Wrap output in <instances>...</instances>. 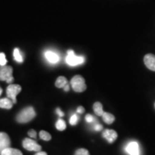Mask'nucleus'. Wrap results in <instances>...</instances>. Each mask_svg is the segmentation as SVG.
Segmentation results:
<instances>
[{
	"instance_id": "24",
	"label": "nucleus",
	"mask_w": 155,
	"mask_h": 155,
	"mask_svg": "<svg viewBox=\"0 0 155 155\" xmlns=\"http://www.w3.org/2000/svg\"><path fill=\"white\" fill-rule=\"evenodd\" d=\"M28 135L30 137H32V138H36L37 132L35 130H33V129H31V130L28 131Z\"/></svg>"
},
{
	"instance_id": "8",
	"label": "nucleus",
	"mask_w": 155,
	"mask_h": 155,
	"mask_svg": "<svg viewBox=\"0 0 155 155\" xmlns=\"http://www.w3.org/2000/svg\"><path fill=\"white\" fill-rule=\"evenodd\" d=\"M11 141L9 136L5 132H0V154L6 149L10 147Z\"/></svg>"
},
{
	"instance_id": "11",
	"label": "nucleus",
	"mask_w": 155,
	"mask_h": 155,
	"mask_svg": "<svg viewBox=\"0 0 155 155\" xmlns=\"http://www.w3.org/2000/svg\"><path fill=\"white\" fill-rule=\"evenodd\" d=\"M104 138H105L110 144L113 143L114 141L117 139V133L114 130H111V129H106L102 134Z\"/></svg>"
},
{
	"instance_id": "21",
	"label": "nucleus",
	"mask_w": 155,
	"mask_h": 155,
	"mask_svg": "<svg viewBox=\"0 0 155 155\" xmlns=\"http://www.w3.org/2000/svg\"><path fill=\"white\" fill-rule=\"evenodd\" d=\"M7 63V59H6L5 53H0V65L1 66H5Z\"/></svg>"
},
{
	"instance_id": "4",
	"label": "nucleus",
	"mask_w": 155,
	"mask_h": 155,
	"mask_svg": "<svg viewBox=\"0 0 155 155\" xmlns=\"http://www.w3.org/2000/svg\"><path fill=\"white\" fill-rule=\"evenodd\" d=\"M13 70L11 66H1L0 67V81H5L7 83H12L14 81L12 76Z\"/></svg>"
},
{
	"instance_id": "16",
	"label": "nucleus",
	"mask_w": 155,
	"mask_h": 155,
	"mask_svg": "<svg viewBox=\"0 0 155 155\" xmlns=\"http://www.w3.org/2000/svg\"><path fill=\"white\" fill-rule=\"evenodd\" d=\"M94 111L96 115L102 116L103 114L104 113V109H103L102 104H101L100 102H96L94 104Z\"/></svg>"
},
{
	"instance_id": "6",
	"label": "nucleus",
	"mask_w": 155,
	"mask_h": 155,
	"mask_svg": "<svg viewBox=\"0 0 155 155\" xmlns=\"http://www.w3.org/2000/svg\"><path fill=\"white\" fill-rule=\"evenodd\" d=\"M21 90H22V88L19 85H9L7 88V98L12 101L13 104H16V97L21 92Z\"/></svg>"
},
{
	"instance_id": "25",
	"label": "nucleus",
	"mask_w": 155,
	"mask_h": 155,
	"mask_svg": "<svg viewBox=\"0 0 155 155\" xmlns=\"http://www.w3.org/2000/svg\"><path fill=\"white\" fill-rule=\"evenodd\" d=\"M94 129L95 131H99L102 130L103 127H102V125L100 124H96L94 126Z\"/></svg>"
},
{
	"instance_id": "1",
	"label": "nucleus",
	"mask_w": 155,
	"mask_h": 155,
	"mask_svg": "<svg viewBox=\"0 0 155 155\" xmlns=\"http://www.w3.org/2000/svg\"><path fill=\"white\" fill-rule=\"evenodd\" d=\"M35 111L32 107L25 108L18 114L17 116V121L19 123L25 124L30 121L35 117Z\"/></svg>"
},
{
	"instance_id": "30",
	"label": "nucleus",
	"mask_w": 155,
	"mask_h": 155,
	"mask_svg": "<svg viewBox=\"0 0 155 155\" xmlns=\"http://www.w3.org/2000/svg\"><path fill=\"white\" fill-rule=\"evenodd\" d=\"M2 94V89L1 87H0V96H1Z\"/></svg>"
},
{
	"instance_id": "23",
	"label": "nucleus",
	"mask_w": 155,
	"mask_h": 155,
	"mask_svg": "<svg viewBox=\"0 0 155 155\" xmlns=\"http://www.w3.org/2000/svg\"><path fill=\"white\" fill-rule=\"evenodd\" d=\"M86 121L88 123H93V122L96 121V119L92 115H91V114H87L86 116Z\"/></svg>"
},
{
	"instance_id": "14",
	"label": "nucleus",
	"mask_w": 155,
	"mask_h": 155,
	"mask_svg": "<svg viewBox=\"0 0 155 155\" xmlns=\"http://www.w3.org/2000/svg\"><path fill=\"white\" fill-rule=\"evenodd\" d=\"M68 84L67 79L63 76H60L55 81V86L59 88H64L65 86Z\"/></svg>"
},
{
	"instance_id": "12",
	"label": "nucleus",
	"mask_w": 155,
	"mask_h": 155,
	"mask_svg": "<svg viewBox=\"0 0 155 155\" xmlns=\"http://www.w3.org/2000/svg\"><path fill=\"white\" fill-rule=\"evenodd\" d=\"M13 102L9 98H4L0 99V108H6V109H10L13 106Z\"/></svg>"
},
{
	"instance_id": "22",
	"label": "nucleus",
	"mask_w": 155,
	"mask_h": 155,
	"mask_svg": "<svg viewBox=\"0 0 155 155\" xmlns=\"http://www.w3.org/2000/svg\"><path fill=\"white\" fill-rule=\"evenodd\" d=\"M75 155H90L88 151L86 149H79L75 153Z\"/></svg>"
},
{
	"instance_id": "26",
	"label": "nucleus",
	"mask_w": 155,
	"mask_h": 155,
	"mask_svg": "<svg viewBox=\"0 0 155 155\" xmlns=\"http://www.w3.org/2000/svg\"><path fill=\"white\" fill-rule=\"evenodd\" d=\"M56 114H57L59 116H61V117L64 116V113L61 111V108H58L57 109H56Z\"/></svg>"
},
{
	"instance_id": "17",
	"label": "nucleus",
	"mask_w": 155,
	"mask_h": 155,
	"mask_svg": "<svg viewBox=\"0 0 155 155\" xmlns=\"http://www.w3.org/2000/svg\"><path fill=\"white\" fill-rule=\"evenodd\" d=\"M13 56H14V59L18 63H22L23 62V57L21 55L20 51L18 48H15L14 50V53H13Z\"/></svg>"
},
{
	"instance_id": "15",
	"label": "nucleus",
	"mask_w": 155,
	"mask_h": 155,
	"mask_svg": "<svg viewBox=\"0 0 155 155\" xmlns=\"http://www.w3.org/2000/svg\"><path fill=\"white\" fill-rule=\"evenodd\" d=\"M102 117L104 122L108 124H111L114 121V120H115L114 116L112 115L111 114L108 113V112H104V113L103 114Z\"/></svg>"
},
{
	"instance_id": "9",
	"label": "nucleus",
	"mask_w": 155,
	"mask_h": 155,
	"mask_svg": "<svg viewBox=\"0 0 155 155\" xmlns=\"http://www.w3.org/2000/svg\"><path fill=\"white\" fill-rule=\"evenodd\" d=\"M45 58L46 60L51 64H56L60 61V56L57 53L52 51V50H47L45 53Z\"/></svg>"
},
{
	"instance_id": "13",
	"label": "nucleus",
	"mask_w": 155,
	"mask_h": 155,
	"mask_svg": "<svg viewBox=\"0 0 155 155\" xmlns=\"http://www.w3.org/2000/svg\"><path fill=\"white\" fill-rule=\"evenodd\" d=\"M1 155H22V153L17 149H13L9 147V148L6 149L3 151L1 153Z\"/></svg>"
},
{
	"instance_id": "2",
	"label": "nucleus",
	"mask_w": 155,
	"mask_h": 155,
	"mask_svg": "<svg viewBox=\"0 0 155 155\" xmlns=\"http://www.w3.org/2000/svg\"><path fill=\"white\" fill-rule=\"evenodd\" d=\"M65 62L70 66H77L81 65L85 62V58L83 56L75 55L74 51L72 50H68L67 56L65 58Z\"/></svg>"
},
{
	"instance_id": "19",
	"label": "nucleus",
	"mask_w": 155,
	"mask_h": 155,
	"mask_svg": "<svg viewBox=\"0 0 155 155\" xmlns=\"http://www.w3.org/2000/svg\"><path fill=\"white\" fill-rule=\"evenodd\" d=\"M40 137L45 141H50L51 139V135L45 131H41L40 132Z\"/></svg>"
},
{
	"instance_id": "31",
	"label": "nucleus",
	"mask_w": 155,
	"mask_h": 155,
	"mask_svg": "<svg viewBox=\"0 0 155 155\" xmlns=\"http://www.w3.org/2000/svg\"><path fill=\"white\" fill-rule=\"evenodd\" d=\"M154 107H155V104H154Z\"/></svg>"
},
{
	"instance_id": "5",
	"label": "nucleus",
	"mask_w": 155,
	"mask_h": 155,
	"mask_svg": "<svg viewBox=\"0 0 155 155\" xmlns=\"http://www.w3.org/2000/svg\"><path fill=\"white\" fill-rule=\"evenodd\" d=\"M124 150L128 155H141V147L137 141L128 142L124 147Z\"/></svg>"
},
{
	"instance_id": "10",
	"label": "nucleus",
	"mask_w": 155,
	"mask_h": 155,
	"mask_svg": "<svg viewBox=\"0 0 155 155\" xmlns=\"http://www.w3.org/2000/svg\"><path fill=\"white\" fill-rule=\"evenodd\" d=\"M144 62L148 69L155 71V55L153 54H147L144 56Z\"/></svg>"
},
{
	"instance_id": "27",
	"label": "nucleus",
	"mask_w": 155,
	"mask_h": 155,
	"mask_svg": "<svg viewBox=\"0 0 155 155\" xmlns=\"http://www.w3.org/2000/svg\"><path fill=\"white\" fill-rule=\"evenodd\" d=\"M85 111V108L83 107V106H79L78 108H77V112L78 114H83L84 113Z\"/></svg>"
},
{
	"instance_id": "7",
	"label": "nucleus",
	"mask_w": 155,
	"mask_h": 155,
	"mask_svg": "<svg viewBox=\"0 0 155 155\" xmlns=\"http://www.w3.org/2000/svg\"><path fill=\"white\" fill-rule=\"evenodd\" d=\"M22 146L25 150L28 151H35V152H40L41 147L39 145L36 141L32 139L26 138L22 141Z\"/></svg>"
},
{
	"instance_id": "20",
	"label": "nucleus",
	"mask_w": 155,
	"mask_h": 155,
	"mask_svg": "<svg viewBox=\"0 0 155 155\" xmlns=\"http://www.w3.org/2000/svg\"><path fill=\"white\" fill-rule=\"evenodd\" d=\"M78 121V115L77 114H73L72 116H71V119H70V124H71V125L74 126V125H76Z\"/></svg>"
},
{
	"instance_id": "29",
	"label": "nucleus",
	"mask_w": 155,
	"mask_h": 155,
	"mask_svg": "<svg viewBox=\"0 0 155 155\" xmlns=\"http://www.w3.org/2000/svg\"><path fill=\"white\" fill-rule=\"evenodd\" d=\"M63 89H64V91H68L69 89H70V86H69V85L68 84L67 86H65V88H64Z\"/></svg>"
},
{
	"instance_id": "28",
	"label": "nucleus",
	"mask_w": 155,
	"mask_h": 155,
	"mask_svg": "<svg viewBox=\"0 0 155 155\" xmlns=\"http://www.w3.org/2000/svg\"><path fill=\"white\" fill-rule=\"evenodd\" d=\"M35 155H48L47 153L46 152H39L37 153Z\"/></svg>"
},
{
	"instance_id": "18",
	"label": "nucleus",
	"mask_w": 155,
	"mask_h": 155,
	"mask_svg": "<svg viewBox=\"0 0 155 155\" xmlns=\"http://www.w3.org/2000/svg\"><path fill=\"white\" fill-rule=\"evenodd\" d=\"M55 127L57 128L58 130L59 131H63L65 130V128H66V124H65V122L64 121V120L60 119L58 120L57 123H56Z\"/></svg>"
},
{
	"instance_id": "3",
	"label": "nucleus",
	"mask_w": 155,
	"mask_h": 155,
	"mask_svg": "<svg viewBox=\"0 0 155 155\" xmlns=\"http://www.w3.org/2000/svg\"><path fill=\"white\" fill-rule=\"evenodd\" d=\"M71 86L75 92L81 93L86 89V85L85 83V79L81 75H77L71 79Z\"/></svg>"
}]
</instances>
